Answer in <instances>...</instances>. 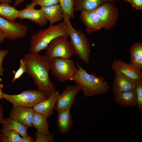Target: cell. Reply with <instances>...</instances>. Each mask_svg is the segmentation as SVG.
Masks as SVG:
<instances>
[{"mask_svg":"<svg viewBox=\"0 0 142 142\" xmlns=\"http://www.w3.org/2000/svg\"><path fill=\"white\" fill-rule=\"evenodd\" d=\"M14 7H15L18 6L25 0H14Z\"/></svg>","mask_w":142,"mask_h":142,"instance_id":"36","label":"cell"},{"mask_svg":"<svg viewBox=\"0 0 142 142\" xmlns=\"http://www.w3.org/2000/svg\"><path fill=\"white\" fill-rule=\"evenodd\" d=\"M26 72V64L23 59H21L20 61L19 67L14 74V77L11 81L12 83H14L16 80L19 78L24 73Z\"/></svg>","mask_w":142,"mask_h":142,"instance_id":"29","label":"cell"},{"mask_svg":"<svg viewBox=\"0 0 142 142\" xmlns=\"http://www.w3.org/2000/svg\"><path fill=\"white\" fill-rule=\"evenodd\" d=\"M81 89L77 85H67L64 90L60 94L56 102L54 110L58 113L70 109L75 102V98Z\"/></svg>","mask_w":142,"mask_h":142,"instance_id":"10","label":"cell"},{"mask_svg":"<svg viewBox=\"0 0 142 142\" xmlns=\"http://www.w3.org/2000/svg\"><path fill=\"white\" fill-rule=\"evenodd\" d=\"M28 29V26L25 24L12 22L0 16V30L4 33L6 38L10 40L24 38Z\"/></svg>","mask_w":142,"mask_h":142,"instance_id":"9","label":"cell"},{"mask_svg":"<svg viewBox=\"0 0 142 142\" xmlns=\"http://www.w3.org/2000/svg\"><path fill=\"white\" fill-rule=\"evenodd\" d=\"M129 53L130 57L129 63L138 70H142V43L135 42L130 48Z\"/></svg>","mask_w":142,"mask_h":142,"instance_id":"22","label":"cell"},{"mask_svg":"<svg viewBox=\"0 0 142 142\" xmlns=\"http://www.w3.org/2000/svg\"><path fill=\"white\" fill-rule=\"evenodd\" d=\"M130 4L133 8L137 10L142 9V0H134Z\"/></svg>","mask_w":142,"mask_h":142,"instance_id":"32","label":"cell"},{"mask_svg":"<svg viewBox=\"0 0 142 142\" xmlns=\"http://www.w3.org/2000/svg\"><path fill=\"white\" fill-rule=\"evenodd\" d=\"M37 6L33 2L26 6L24 9L18 11V18L23 20L27 19L36 23L40 27L45 25L47 21L44 17L40 9L34 7Z\"/></svg>","mask_w":142,"mask_h":142,"instance_id":"11","label":"cell"},{"mask_svg":"<svg viewBox=\"0 0 142 142\" xmlns=\"http://www.w3.org/2000/svg\"><path fill=\"white\" fill-rule=\"evenodd\" d=\"M14 0H0L1 3H10Z\"/></svg>","mask_w":142,"mask_h":142,"instance_id":"38","label":"cell"},{"mask_svg":"<svg viewBox=\"0 0 142 142\" xmlns=\"http://www.w3.org/2000/svg\"><path fill=\"white\" fill-rule=\"evenodd\" d=\"M50 66L52 74L60 83L72 81L78 69L70 58H52L50 60Z\"/></svg>","mask_w":142,"mask_h":142,"instance_id":"5","label":"cell"},{"mask_svg":"<svg viewBox=\"0 0 142 142\" xmlns=\"http://www.w3.org/2000/svg\"><path fill=\"white\" fill-rule=\"evenodd\" d=\"M94 10L99 18L102 28L109 30L116 25L118 18L119 11L114 4L104 2Z\"/></svg>","mask_w":142,"mask_h":142,"instance_id":"8","label":"cell"},{"mask_svg":"<svg viewBox=\"0 0 142 142\" xmlns=\"http://www.w3.org/2000/svg\"><path fill=\"white\" fill-rule=\"evenodd\" d=\"M2 80V78H0V82H1Z\"/></svg>","mask_w":142,"mask_h":142,"instance_id":"40","label":"cell"},{"mask_svg":"<svg viewBox=\"0 0 142 142\" xmlns=\"http://www.w3.org/2000/svg\"><path fill=\"white\" fill-rule=\"evenodd\" d=\"M117 0H74V11H89L95 10L102 4L109 2L115 4Z\"/></svg>","mask_w":142,"mask_h":142,"instance_id":"19","label":"cell"},{"mask_svg":"<svg viewBox=\"0 0 142 142\" xmlns=\"http://www.w3.org/2000/svg\"><path fill=\"white\" fill-rule=\"evenodd\" d=\"M47 118L44 115L35 112L32 120V126L36 128L38 133L47 134L50 133Z\"/></svg>","mask_w":142,"mask_h":142,"instance_id":"23","label":"cell"},{"mask_svg":"<svg viewBox=\"0 0 142 142\" xmlns=\"http://www.w3.org/2000/svg\"><path fill=\"white\" fill-rule=\"evenodd\" d=\"M35 137L34 142H55L54 136L52 133L44 134L39 133L37 132L34 133Z\"/></svg>","mask_w":142,"mask_h":142,"instance_id":"28","label":"cell"},{"mask_svg":"<svg viewBox=\"0 0 142 142\" xmlns=\"http://www.w3.org/2000/svg\"><path fill=\"white\" fill-rule=\"evenodd\" d=\"M114 95V101L120 106L127 107L136 105L135 89Z\"/></svg>","mask_w":142,"mask_h":142,"instance_id":"21","label":"cell"},{"mask_svg":"<svg viewBox=\"0 0 142 142\" xmlns=\"http://www.w3.org/2000/svg\"><path fill=\"white\" fill-rule=\"evenodd\" d=\"M47 21L52 25L61 21L63 18V10L59 3L52 6L41 7L40 9Z\"/></svg>","mask_w":142,"mask_h":142,"instance_id":"17","label":"cell"},{"mask_svg":"<svg viewBox=\"0 0 142 142\" xmlns=\"http://www.w3.org/2000/svg\"><path fill=\"white\" fill-rule=\"evenodd\" d=\"M5 38L6 37L4 34L0 30V45L4 41Z\"/></svg>","mask_w":142,"mask_h":142,"instance_id":"35","label":"cell"},{"mask_svg":"<svg viewBox=\"0 0 142 142\" xmlns=\"http://www.w3.org/2000/svg\"><path fill=\"white\" fill-rule=\"evenodd\" d=\"M63 22L67 27L70 42L74 53L85 64L89 62L90 48L89 41L85 35L80 31L75 29L72 25L70 18L63 12Z\"/></svg>","mask_w":142,"mask_h":142,"instance_id":"4","label":"cell"},{"mask_svg":"<svg viewBox=\"0 0 142 142\" xmlns=\"http://www.w3.org/2000/svg\"><path fill=\"white\" fill-rule=\"evenodd\" d=\"M129 2L130 4L134 0H125Z\"/></svg>","mask_w":142,"mask_h":142,"instance_id":"39","label":"cell"},{"mask_svg":"<svg viewBox=\"0 0 142 142\" xmlns=\"http://www.w3.org/2000/svg\"><path fill=\"white\" fill-rule=\"evenodd\" d=\"M63 12H65L70 18L75 17L74 9V0H58Z\"/></svg>","mask_w":142,"mask_h":142,"instance_id":"25","label":"cell"},{"mask_svg":"<svg viewBox=\"0 0 142 142\" xmlns=\"http://www.w3.org/2000/svg\"><path fill=\"white\" fill-rule=\"evenodd\" d=\"M3 85L0 82V99L3 98V93L2 92V89L3 87Z\"/></svg>","mask_w":142,"mask_h":142,"instance_id":"37","label":"cell"},{"mask_svg":"<svg viewBox=\"0 0 142 142\" xmlns=\"http://www.w3.org/2000/svg\"><path fill=\"white\" fill-rule=\"evenodd\" d=\"M35 112L33 108L13 105L9 117L28 127L32 126V121Z\"/></svg>","mask_w":142,"mask_h":142,"instance_id":"13","label":"cell"},{"mask_svg":"<svg viewBox=\"0 0 142 142\" xmlns=\"http://www.w3.org/2000/svg\"><path fill=\"white\" fill-rule=\"evenodd\" d=\"M59 36L69 37L68 29L63 22L55 25H50L45 29H40L33 34L30 41L29 50L32 53H39L46 49L50 42Z\"/></svg>","mask_w":142,"mask_h":142,"instance_id":"3","label":"cell"},{"mask_svg":"<svg viewBox=\"0 0 142 142\" xmlns=\"http://www.w3.org/2000/svg\"><path fill=\"white\" fill-rule=\"evenodd\" d=\"M63 36L57 37L49 43L45 55L49 59L56 57L69 58L74 53L70 41Z\"/></svg>","mask_w":142,"mask_h":142,"instance_id":"7","label":"cell"},{"mask_svg":"<svg viewBox=\"0 0 142 142\" xmlns=\"http://www.w3.org/2000/svg\"><path fill=\"white\" fill-rule=\"evenodd\" d=\"M80 18L88 33L91 34L102 28L100 19L94 10L81 12Z\"/></svg>","mask_w":142,"mask_h":142,"instance_id":"15","label":"cell"},{"mask_svg":"<svg viewBox=\"0 0 142 142\" xmlns=\"http://www.w3.org/2000/svg\"><path fill=\"white\" fill-rule=\"evenodd\" d=\"M135 81L121 74L114 72L112 89L114 94L130 90L135 88Z\"/></svg>","mask_w":142,"mask_h":142,"instance_id":"16","label":"cell"},{"mask_svg":"<svg viewBox=\"0 0 142 142\" xmlns=\"http://www.w3.org/2000/svg\"><path fill=\"white\" fill-rule=\"evenodd\" d=\"M18 11L8 3L0 4V16L11 22H15L18 18Z\"/></svg>","mask_w":142,"mask_h":142,"instance_id":"24","label":"cell"},{"mask_svg":"<svg viewBox=\"0 0 142 142\" xmlns=\"http://www.w3.org/2000/svg\"><path fill=\"white\" fill-rule=\"evenodd\" d=\"M77 71L73 78L74 81L82 90L84 95L87 98L104 94L110 88L107 82L103 77L98 76L94 73H88L77 62Z\"/></svg>","mask_w":142,"mask_h":142,"instance_id":"2","label":"cell"},{"mask_svg":"<svg viewBox=\"0 0 142 142\" xmlns=\"http://www.w3.org/2000/svg\"><path fill=\"white\" fill-rule=\"evenodd\" d=\"M48 98L44 94L37 89L25 90L20 94L16 95L3 93L2 98L6 100L13 105L33 108Z\"/></svg>","mask_w":142,"mask_h":142,"instance_id":"6","label":"cell"},{"mask_svg":"<svg viewBox=\"0 0 142 142\" xmlns=\"http://www.w3.org/2000/svg\"><path fill=\"white\" fill-rule=\"evenodd\" d=\"M56 124L58 130L61 133L66 134L69 133L73 124L70 109L64 110L58 113Z\"/></svg>","mask_w":142,"mask_h":142,"instance_id":"18","label":"cell"},{"mask_svg":"<svg viewBox=\"0 0 142 142\" xmlns=\"http://www.w3.org/2000/svg\"><path fill=\"white\" fill-rule=\"evenodd\" d=\"M135 90L136 99V105L138 109L142 111V80L135 81Z\"/></svg>","mask_w":142,"mask_h":142,"instance_id":"27","label":"cell"},{"mask_svg":"<svg viewBox=\"0 0 142 142\" xmlns=\"http://www.w3.org/2000/svg\"><path fill=\"white\" fill-rule=\"evenodd\" d=\"M60 94L59 91L56 90L47 99L33 107V110L48 118L54 113L56 102Z\"/></svg>","mask_w":142,"mask_h":142,"instance_id":"14","label":"cell"},{"mask_svg":"<svg viewBox=\"0 0 142 142\" xmlns=\"http://www.w3.org/2000/svg\"><path fill=\"white\" fill-rule=\"evenodd\" d=\"M3 106L0 105V124L2 123L4 118H3ZM0 142H1V139L0 136Z\"/></svg>","mask_w":142,"mask_h":142,"instance_id":"34","label":"cell"},{"mask_svg":"<svg viewBox=\"0 0 142 142\" xmlns=\"http://www.w3.org/2000/svg\"><path fill=\"white\" fill-rule=\"evenodd\" d=\"M37 5L41 7H46L59 3L58 0H32Z\"/></svg>","mask_w":142,"mask_h":142,"instance_id":"30","label":"cell"},{"mask_svg":"<svg viewBox=\"0 0 142 142\" xmlns=\"http://www.w3.org/2000/svg\"><path fill=\"white\" fill-rule=\"evenodd\" d=\"M9 50L7 49L0 50V76L4 75V70L2 68L3 62L4 57L8 54Z\"/></svg>","mask_w":142,"mask_h":142,"instance_id":"31","label":"cell"},{"mask_svg":"<svg viewBox=\"0 0 142 142\" xmlns=\"http://www.w3.org/2000/svg\"><path fill=\"white\" fill-rule=\"evenodd\" d=\"M22 59L26 64V72L33 79L38 89L49 97L56 90L49 76L50 59L39 53L31 52Z\"/></svg>","mask_w":142,"mask_h":142,"instance_id":"1","label":"cell"},{"mask_svg":"<svg viewBox=\"0 0 142 142\" xmlns=\"http://www.w3.org/2000/svg\"><path fill=\"white\" fill-rule=\"evenodd\" d=\"M34 138L28 135L22 136L20 142H34Z\"/></svg>","mask_w":142,"mask_h":142,"instance_id":"33","label":"cell"},{"mask_svg":"<svg viewBox=\"0 0 142 142\" xmlns=\"http://www.w3.org/2000/svg\"><path fill=\"white\" fill-rule=\"evenodd\" d=\"M1 142H20L21 137L15 131H8L0 134Z\"/></svg>","mask_w":142,"mask_h":142,"instance_id":"26","label":"cell"},{"mask_svg":"<svg viewBox=\"0 0 142 142\" xmlns=\"http://www.w3.org/2000/svg\"><path fill=\"white\" fill-rule=\"evenodd\" d=\"M2 124V126L0 130L2 133L8 131H15L22 136L28 135L27 129L28 127L9 117L4 119Z\"/></svg>","mask_w":142,"mask_h":142,"instance_id":"20","label":"cell"},{"mask_svg":"<svg viewBox=\"0 0 142 142\" xmlns=\"http://www.w3.org/2000/svg\"><path fill=\"white\" fill-rule=\"evenodd\" d=\"M111 68L114 72L120 73L134 80H142L141 72L120 59H114Z\"/></svg>","mask_w":142,"mask_h":142,"instance_id":"12","label":"cell"}]
</instances>
